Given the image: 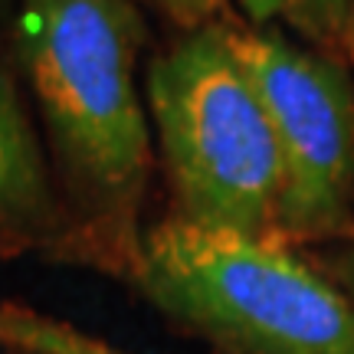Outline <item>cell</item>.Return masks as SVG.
<instances>
[{"label":"cell","instance_id":"cell-1","mask_svg":"<svg viewBox=\"0 0 354 354\" xmlns=\"http://www.w3.org/2000/svg\"><path fill=\"white\" fill-rule=\"evenodd\" d=\"M145 20L135 0H20L17 53L43 122L66 230L131 266L151 174L138 92Z\"/></svg>","mask_w":354,"mask_h":354},{"label":"cell","instance_id":"cell-2","mask_svg":"<svg viewBox=\"0 0 354 354\" xmlns=\"http://www.w3.org/2000/svg\"><path fill=\"white\" fill-rule=\"evenodd\" d=\"M145 299L227 354H354V299L276 236L167 216L141 236Z\"/></svg>","mask_w":354,"mask_h":354},{"label":"cell","instance_id":"cell-3","mask_svg":"<svg viewBox=\"0 0 354 354\" xmlns=\"http://www.w3.org/2000/svg\"><path fill=\"white\" fill-rule=\"evenodd\" d=\"M161 161L177 214L207 230L276 236V135L230 39V24L187 30L145 76Z\"/></svg>","mask_w":354,"mask_h":354},{"label":"cell","instance_id":"cell-4","mask_svg":"<svg viewBox=\"0 0 354 354\" xmlns=\"http://www.w3.org/2000/svg\"><path fill=\"white\" fill-rule=\"evenodd\" d=\"M276 135L282 190L276 236L325 240L354 203V82L335 56L279 26H230Z\"/></svg>","mask_w":354,"mask_h":354},{"label":"cell","instance_id":"cell-5","mask_svg":"<svg viewBox=\"0 0 354 354\" xmlns=\"http://www.w3.org/2000/svg\"><path fill=\"white\" fill-rule=\"evenodd\" d=\"M69 236L50 158L26 105L0 73V256L50 250Z\"/></svg>","mask_w":354,"mask_h":354},{"label":"cell","instance_id":"cell-6","mask_svg":"<svg viewBox=\"0 0 354 354\" xmlns=\"http://www.w3.org/2000/svg\"><path fill=\"white\" fill-rule=\"evenodd\" d=\"M253 26H289L328 56H354V0H240Z\"/></svg>","mask_w":354,"mask_h":354},{"label":"cell","instance_id":"cell-7","mask_svg":"<svg viewBox=\"0 0 354 354\" xmlns=\"http://www.w3.org/2000/svg\"><path fill=\"white\" fill-rule=\"evenodd\" d=\"M0 348L13 354H128L63 318L20 305H0Z\"/></svg>","mask_w":354,"mask_h":354},{"label":"cell","instance_id":"cell-8","mask_svg":"<svg viewBox=\"0 0 354 354\" xmlns=\"http://www.w3.org/2000/svg\"><path fill=\"white\" fill-rule=\"evenodd\" d=\"M145 3L167 17L174 26H180L184 33L207 24H220L223 10L230 7V0H145Z\"/></svg>","mask_w":354,"mask_h":354},{"label":"cell","instance_id":"cell-9","mask_svg":"<svg viewBox=\"0 0 354 354\" xmlns=\"http://www.w3.org/2000/svg\"><path fill=\"white\" fill-rule=\"evenodd\" d=\"M335 269H338V276H342V282L348 286V289L354 292V243L344 250L342 256H338V263H335Z\"/></svg>","mask_w":354,"mask_h":354}]
</instances>
